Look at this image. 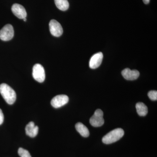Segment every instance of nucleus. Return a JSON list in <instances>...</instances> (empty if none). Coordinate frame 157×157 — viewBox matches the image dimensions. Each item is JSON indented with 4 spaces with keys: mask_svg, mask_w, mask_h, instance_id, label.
I'll use <instances>...</instances> for the list:
<instances>
[{
    "mask_svg": "<svg viewBox=\"0 0 157 157\" xmlns=\"http://www.w3.org/2000/svg\"><path fill=\"white\" fill-rule=\"evenodd\" d=\"M0 93L8 104H13L16 101V94L15 91L6 83L0 85Z\"/></svg>",
    "mask_w": 157,
    "mask_h": 157,
    "instance_id": "1",
    "label": "nucleus"
},
{
    "mask_svg": "<svg viewBox=\"0 0 157 157\" xmlns=\"http://www.w3.org/2000/svg\"><path fill=\"white\" fill-rule=\"evenodd\" d=\"M124 134L122 129L117 128L112 130L102 138V141L105 144H110L119 140Z\"/></svg>",
    "mask_w": 157,
    "mask_h": 157,
    "instance_id": "2",
    "label": "nucleus"
},
{
    "mask_svg": "<svg viewBox=\"0 0 157 157\" xmlns=\"http://www.w3.org/2000/svg\"><path fill=\"white\" fill-rule=\"evenodd\" d=\"M33 76L34 79L39 82H42L45 80V74L43 66L40 64H36L33 67Z\"/></svg>",
    "mask_w": 157,
    "mask_h": 157,
    "instance_id": "3",
    "label": "nucleus"
},
{
    "mask_svg": "<svg viewBox=\"0 0 157 157\" xmlns=\"http://www.w3.org/2000/svg\"><path fill=\"white\" fill-rule=\"evenodd\" d=\"M104 113L101 109H98L95 111L94 115L90 120V123L93 127L102 126L104 124V121L103 118Z\"/></svg>",
    "mask_w": 157,
    "mask_h": 157,
    "instance_id": "4",
    "label": "nucleus"
},
{
    "mask_svg": "<svg viewBox=\"0 0 157 157\" xmlns=\"http://www.w3.org/2000/svg\"><path fill=\"white\" fill-rule=\"evenodd\" d=\"M14 36V28L11 25H6L0 31V39L2 41H9Z\"/></svg>",
    "mask_w": 157,
    "mask_h": 157,
    "instance_id": "5",
    "label": "nucleus"
},
{
    "mask_svg": "<svg viewBox=\"0 0 157 157\" xmlns=\"http://www.w3.org/2000/svg\"><path fill=\"white\" fill-rule=\"evenodd\" d=\"M69 98L66 95H59L54 97L51 101L52 106L58 108L64 106L69 102Z\"/></svg>",
    "mask_w": 157,
    "mask_h": 157,
    "instance_id": "6",
    "label": "nucleus"
},
{
    "mask_svg": "<svg viewBox=\"0 0 157 157\" xmlns=\"http://www.w3.org/2000/svg\"><path fill=\"white\" fill-rule=\"evenodd\" d=\"M51 33L55 37H59L63 33V29L60 24L56 20L50 21L49 24Z\"/></svg>",
    "mask_w": 157,
    "mask_h": 157,
    "instance_id": "7",
    "label": "nucleus"
},
{
    "mask_svg": "<svg viewBox=\"0 0 157 157\" xmlns=\"http://www.w3.org/2000/svg\"><path fill=\"white\" fill-rule=\"evenodd\" d=\"M11 11L14 15L20 19H24L27 16V12L23 6L18 4H14L11 7Z\"/></svg>",
    "mask_w": 157,
    "mask_h": 157,
    "instance_id": "8",
    "label": "nucleus"
},
{
    "mask_svg": "<svg viewBox=\"0 0 157 157\" xmlns=\"http://www.w3.org/2000/svg\"><path fill=\"white\" fill-rule=\"evenodd\" d=\"M103 59V54L101 52H98L93 55L90 59V67L92 69L98 68L101 65Z\"/></svg>",
    "mask_w": 157,
    "mask_h": 157,
    "instance_id": "9",
    "label": "nucleus"
},
{
    "mask_svg": "<svg viewBox=\"0 0 157 157\" xmlns=\"http://www.w3.org/2000/svg\"><path fill=\"white\" fill-rule=\"evenodd\" d=\"M121 74L124 78L128 80H135L140 76L139 71L137 70H131L129 68H126L123 70Z\"/></svg>",
    "mask_w": 157,
    "mask_h": 157,
    "instance_id": "10",
    "label": "nucleus"
},
{
    "mask_svg": "<svg viewBox=\"0 0 157 157\" xmlns=\"http://www.w3.org/2000/svg\"><path fill=\"white\" fill-rule=\"evenodd\" d=\"M39 129V127L35 125L33 122H30L25 127L26 134L31 137H35L38 134Z\"/></svg>",
    "mask_w": 157,
    "mask_h": 157,
    "instance_id": "11",
    "label": "nucleus"
},
{
    "mask_svg": "<svg viewBox=\"0 0 157 157\" xmlns=\"http://www.w3.org/2000/svg\"><path fill=\"white\" fill-rule=\"evenodd\" d=\"M76 130L82 137H86L90 135V132L87 127L80 122L77 123L75 125Z\"/></svg>",
    "mask_w": 157,
    "mask_h": 157,
    "instance_id": "12",
    "label": "nucleus"
},
{
    "mask_svg": "<svg viewBox=\"0 0 157 157\" xmlns=\"http://www.w3.org/2000/svg\"><path fill=\"white\" fill-rule=\"evenodd\" d=\"M137 113L140 116H145L148 112V109L145 104L141 102L137 103L136 105Z\"/></svg>",
    "mask_w": 157,
    "mask_h": 157,
    "instance_id": "13",
    "label": "nucleus"
},
{
    "mask_svg": "<svg viewBox=\"0 0 157 157\" xmlns=\"http://www.w3.org/2000/svg\"><path fill=\"white\" fill-rule=\"evenodd\" d=\"M57 8L63 11H67L69 8L68 0H54Z\"/></svg>",
    "mask_w": 157,
    "mask_h": 157,
    "instance_id": "14",
    "label": "nucleus"
},
{
    "mask_svg": "<svg viewBox=\"0 0 157 157\" xmlns=\"http://www.w3.org/2000/svg\"><path fill=\"white\" fill-rule=\"evenodd\" d=\"M18 154L21 157H32L29 151L21 147L18 149Z\"/></svg>",
    "mask_w": 157,
    "mask_h": 157,
    "instance_id": "15",
    "label": "nucleus"
},
{
    "mask_svg": "<svg viewBox=\"0 0 157 157\" xmlns=\"http://www.w3.org/2000/svg\"><path fill=\"white\" fill-rule=\"evenodd\" d=\"M149 98L152 101H155L157 100V91L155 90H151L148 93Z\"/></svg>",
    "mask_w": 157,
    "mask_h": 157,
    "instance_id": "16",
    "label": "nucleus"
},
{
    "mask_svg": "<svg viewBox=\"0 0 157 157\" xmlns=\"http://www.w3.org/2000/svg\"><path fill=\"white\" fill-rule=\"evenodd\" d=\"M4 120V116L2 111L0 109V125L2 124Z\"/></svg>",
    "mask_w": 157,
    "mask_h": 157,
    "instance_id": "17",
    "label": "nucleus"
},
{
    "mask_svg": "<svg viewBox=\"0 0 157 157\" xmlns=\"http://www.w3.org/2000/svg\"><path fill=\"white\" fill-rule=\"evenodd\" d=\"M143 1L145 4H148L150 2V0H143Z\"/></svg>",
    "mask_w": 157,
    "mask_h": 157,
    "instance_id": "18",
    "label": "nucleus"
},
{
    "mask_svg": "<svg viewBox=\"0 0 157 157\" xmlns=\"http://www.w3.org/2000/svg\"><path fill=\"white\" fill-rule=\"evenodd\" d=\"M23 20H24V21H26V18H24Z\"/></svg>",
    "mask_w": 157,
    "mask_h": 157,
    "instance_id": "19",
    "label": "nucleus"
}]
</instances>
